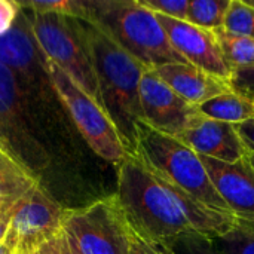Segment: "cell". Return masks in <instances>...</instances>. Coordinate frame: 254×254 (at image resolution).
<instances>
[{"label": "cell", "instance_id": "obj_25", "mask_svg": "<svg viewBox=\"0 0 254 254\" xmlns=\"http://www.w3.org/2000/svg\"><path fill=\"white\" fill-rule=\"evenodd\" d=\"M229 83L232 91L254 100V65L232 70Z\"/></svg>", "mask_w": 254, "mask_h": 254}, {"label": "cell", "instance_id": "obj_29", "mask_svg": "<svg viewBox=\"0 0 254 254\" xmlns=\"http://www.w3.org/2000/svg\"><path fill=\"white\" fill-rule=\"evenodd\" d=\"M57 241H58V249H60V253L61 254H82L79 252L76 243L73 241V238L64 229L58 235Z\"/></svg>", "mask_w": 254, "mask_h": 254}, {"label": "cell", "instance_id": "obj_7", "mask_svg": "<svg viewBox=\"0 0 254 254\" xmlns=\"http://www.w3.org/2000/svg\"><path fill=\"white\" fill-rule=\"evenodd\" d=\"M64 231L82 254H129L132 229L115 195L65 210Z\"/></svg>", "mask_w": 254, "mask_h": 254}, {"label": "cell", "instance_id": "obj_6", "mask_svg": "<svg viewBox=\"0 0 254 254\" xmlns=\"http://www.w3.org/2000/svg\"><path fill=\"white\" fill-rule=\"evenodd\" d=\"M28 19L42 57L58 65L77 86L101 106L91 57L71 18L55 13L30 12Z\"/></svg>", "mask_w": 254, "mask_h": 254}, {"label": "cell", "instance_id": "obj_19", "mask_svg": "<svg viewBox=\"0 0 254 254\" xmlns=\"http://www.w3.org/2000/svg\"><path fill=\"white\" fill-rule=\"evenodd\" d=\"M229 4L231 0H189L186 21L210 31L222 28Z\"/></svg>", "mask_w": 254, "mask_h": 254}, {"label": "cell", "instance_id": "obj_34", "mask_svg": "<svg viewBox=\"0 0 254 254\" xmlns=\"http://www.w3.org/2000/svg\"><path fill=\"white\" fill-rule=\"evenodd\" d=\"M244 1H246L247 4H250V6H253L254 7V0H244Z\"/></svg>", "mask_w": 254, "mask_h": 254}, {"label": "cell", "instance_id": "obj_3", "mask_svg": "<svg viewBox=\"0 0 254 254\" xmlns=\"http://www.w3.org/2000/svg\"><path fill=\"white\" fill-rule=\"evenodd\" d=\"M86 19L116 45L155 70L165 64L188 63L171 45L155 12L140 0H85Z\"/></svg>", "mask_w": 254, "mask_h": 254}, {"label": "cell", "instance_id": "obj_13", "mask_svg": "<svg viewBox=\"0 0 254 254\" xmlns=\"http://www.w3.org/2000/svg\"><path fill=\"white\" fill-rule=\"evenodd\" d=\"M179 141L202 156L234 164L247 156L235 125L204 118L198 125L177 137Z\"/></svg>", "mask_w": 254, "mask_h": 254}, {"label": "cell", "instance_id": "obj_31", "mask_svg": "<svg viewBox=\"0 0 254 254\" xmlns=\"http://www.w3.org/2000/svg\"><path fill=\"white\" fill-rule=\"evenodd\" d=\"M57 238H58V237H57ZM57 238L52 240L51 243L45 244V246H43L36 254H61L60 253V249H58V241H57Z\"/></svg>", "mask_w": 254, "mask_h": 254}, {"label": "cell", "instance_id": "obj_16", "mask_svg": "<svg viewBox=\"0 0 254 254\" xmlns=\"http://www.w3.org/2000/svg\"><path fill=\"white\" fill-rule=\"evenodd\" d=\"M37 186V176L0 146V216L12 211Z\"/></svg>", "mask_w": 254, "mask_h": 254}, {"label": "cell", "instance_id": "obj_17", "mask_svg": "<svg viewBox=\"0 0 254 254\" xmlns=\"http://www.w3.org/2000/svg\"><path fill=\"white\" fill-rule=\"evenodd\" d=\"M198 110L204 118L238 125L254 119V100L231 91L205 101Z\"/></svg>", "mask_w": 254, "mask_h": 254}, {"label": "cell", "instance_id": "obj_12", "mask_svg": "<svg viewBox=\"0 0 254 254\" xmlns=\"http://www.w3.org/2000/svg\"><path fill=\"white\" fill-rule=\"evenodd\" d=\"M249 155V153H247ZM213 186L235 219L254 222V168L249 158L228 164L199 155Z\"/></svg>", "mask_w": 254, "mask_h": 254}, {"label": "cell", "instance_id": "obj_22", "mask_svg": "<svg viewBox=\"0 0 254 254\" xmlns=\"http://www.w3.org/2000/svg\"><path fill=\"white\" fill-rule=\"evenodd\" d=\"M223 28L254 39V7L247 4L244 0H231V4L226 10Z\"/></svg>", "mask_w": 254, "mask_h": 254}, {"label": "cell", "instance_id": "obj_24", "mask_svg": "<svg viewBox=\"0 0 254 254\" xmlns=\"http://www.w3.org/2000/svg\"><path fill=\"white\" fill-rule=\"evenodd\" d=\"M140 3L155 13L186 21L189 0H140Z\"/></svg>", "mask_w": 254, "mask_h": 254}, {"label": "cell", "instance_id": "obj_4", "mask_svg": "<svg viewBox=\"0 0 254 254\" xmlns=\"http://www.w3.org/2000/svg\"><path fill=\"white\" fill-rule=\"evenodd\" d=\"M134 155L153 176L186 192L210 210L232 216L213 186L199 155L177 138L161 134L144 122H138Z\"/></svg>", "mask_w": 254, "mask_h": 254}, {"label": "cell", "instance_id": "obj_33", "mask_svg": "<svg viewBox=\"0 0 254 254\" xmlns=\"http://www.w3.org/2000/svg\"><path fill=\"white\" fill-rule=\"evenodd\" d=\"M247 158H249L250 164L253 165V168H254V155H253V153H249V155H247Z\"/></svg>", "mask_w": 254, "mask_h": 254}, {"label": "cell", "instance_id": "obj_9", "mask_svg": "<svg viewBox=\"0 0 254 254\" xmlns=\"http://www.w3.org/2000/svg\"><path fill=\"white\" fill-rule=\"evenodd\" d=\"M0 146L34 174L46 162L30 134L18 77L3 64H0Z\"/></svg>", "mask_w": 254, "mask_h": 254}, {"label": "cell", "instance_id": "obj_23", "mask_svg": "<svg viewBox=\"0 0 254 254\" xmlns=\"http://www.w3.org/2000/svg\"><path fill=\"white\" fill-rule=\"evenodd\" d=\"M168 246L174 254H223L210 238L195 232H186L170 241Z\"/></svg>", "mask_w": 254, "mask_h": 254}, {"label": "cell", "instance_id": "obj_21", "mask_svg": "<svg viewBox=\"0 0 254 254\" xmlns=\"http://www.w3.org/2000/svg\"><path fill=\"white\" fill-rule=\"evenodd\" d=\"M19 4L34 13H55L74 19H86L85 0H31L19 1Z\"/></svg>", "mask_w": 254, "mask_h": 254}, {"label": "cell", "instance_id": "obj_11", "mask_svg": "<svg viewBox=\"0 0 254 254\" xmlns=\"http://www.w3.org/2000/svg\"><path fill=\"white\" fill-rule=\"evenodd\" d=\"M155 15L173 48L189 64L223 80H231L232 70L228 65L213 31L196 27L188 21L168 18L159 13Z\"/></svg>", "mask_w": 254, "mask_h": 254}, {"label": "cell", "instance_id": "obj_2", "mask_svg": "<svg viewBox=\"0 0 254 254\" xmlns=\"http://www.w3.org/2000/svg\"><path fill=\"white\" fill-rule=\"evenodd\" d=\"M91 57L100 92V103L128 152L137 149V124L143 122L140 82L147 70L140 61L116 45L94 22L71 18Z\"/></svg>", "mask_w": 254, "mask_h": 254}, {"label": "cell", "instance_id": "obj_1", "mask_svg": "<svg viewBox=\"0 0 254 254\" xmlns=\"http://www.w3.org/2000/svg\"><path fill=\"white\" fill-rule=\"evenodd\" d=\"M116 168L118 204L132 232L146 241L168 244L186 232L216 238L237 220L153 176L135 155H127Z\"/></svg>", "mask_w": 254, "mask_h": 254}, {"label": "cell", "instance_id": "obj_30", "mask_svg": "<svg viewBox=\"0 0 254 254\" xmlns=\"http://www.w3.org/2000/svg\"><path fill=\"white\" fill-rule=\"evenodd\" d=\"M15 210V208H13ZM13 210L6 213V214H1L0 216V246L3 244V240H4V234H6V229H7V225L10 222V217L13 214Z\"/></svg>", "mask_w": 254, "mask_h": 254}, {"label": "cell", "instance_id": "obj_27", "mask_svg": "<svg viewBox=\"0 0 254 254\" xmlns=\"http://www.w3.org/2000/svg\"><path fill=\"white\" fill-rule=\"evenodd\" d=\"M19 12H21L19 1L0 0V36H3L13 27Z\"/></svg>", "mask_w": 254, "mask_h": 254}, {"label": "cell", "instance_id": "obj_28", "mask_svg": "<svg viewBox=\"0 0 254 254\" xmlns=\"http://www.w3.org/2000/svg\"><path fill=\"white\" fill-rule=\"evenodd\" d=\"M235 129L247 150V153L254 155V119H250L244 124L235 125Z\"/></svg>", "mask_w": 254, "mask_h": 254}, {"label": "cell", "instance_id": "obj_26", "mask_svg": "<svg viewBox=\"0 0 254 254\" xmlns=\"http://www.w3.org/2000/svg\"><path fill=\"white\" fill-rule=\"evenodd\" d=\"M129 254H174V252L165 243H150L132 232Z\"/></svg>", "mask_w": 254, "mask_h": 254}, {"label": "cell", "instance_id": "obj_14", "mask_svg": "<svg viewBox=\"0 0 254 254\" xmlns=\"http://www.w3.org/2000/svg\"><path fill=\"white\" fill-rule=\"evenodd\" d=\"M155 71L176 94L196 107L232 91L228 80L213 76L189 63L165 64L155 68Z\"/></svg>", "mask_w": 254, "mask_h": 254}, {"label": "cell", "instance_id": "obj_20", "mask_svg": "<svg viewBox=\"0 0 254 254\" xmlns=\"http://www.w3.org/2000/svg\"><path fill=\"white\" fill-rule=\"evenodd\" d=\"M210 240L223 254H254V222L237 219L228 232Z\"/></svg>", "mask_w": 254, "mask_h": 254}, {"label": "cell", "instance_id": "obj_5", "mask_svg": "<svg viewBox=\"0 0 254 254\" xmlns=\"http://www.w3.org/2000/svg\"><path fill=\"white\" fill-rule=\"evenodd\" d=\"M43 68L52 89L91 150L118 167L128 152L104 109L52 61L43 58Z\"/></svg>", "mask_w": 254, "mask_h": 254}, {"label": "cell", "instance_id": "obj_8", "mask_svg": "<svg viewBox=\"0 0 254 254\" xmlns=\"http://www.w3.org/2000/svg\"><path fill=\"white\" fill-rule=\"evenodd\" d=\"M65 210L40 185L13 210L3 246L9 254H36L64 229Z\"/></svg>", "mask_w": 254, "mask_h": 254}, {"label": "cell", "instance_id": "obj_18", "mask_svg": "<svg viewBox=\"0 0 254 254\" xmlns=\"http://www.w3.org/2000/svg\"><path fill=\"white\" fill-rule=\"evenodd\" d=\"M213 33L231 70L254 65V39L231 33L223 27Z\"/></svg>", "mask_w": 254, "mask_h": 254}, {"label": "cell", "instance_id": "obj_32", "mask_svg": "<svg viewBox=\"0 0 254 254\" xmlns=\"http://www.w3.org/2000/svg\"><path fill=\"white\" fill-rule=\"evenodd\" d=\"M0 254H9V252H7V249H6V247H4L3 244L0 246Z\"/></svg>", "mask_w": 254, "mask_h": 254}, {"label": "cell", "instance_id": "obj_10", "mask_svg": "<svg viewBox=\"0 0 254 254\" xmlns=\"http://www.w3.org/2000/svg\"><path fill=\"white\" fill-rule=\"evenodd\" d=\"M140 106L146 125L174 138L204 119L196 106L176 94L150 68L144 71L140 82Z\"/></svg>", "mask_w": 254, "mask_h": 254}, {"label": "cell", "instance_id": "obj_15", "mask_svg": "<svg viewBox=\"0 0 254 254\" xmlns=\"http://www.w3.org/2000/svg\"><path fill=\"white\" fill-rule=\"evenodd\" d=\"M36 48L37 43L31 31L30 19L19 12L13 27L0 36V64L10 68L15 76L18 73H27L37 60Z\"/></svg>", "mask_w": 254, "mask_h": 254}]
</instances>
